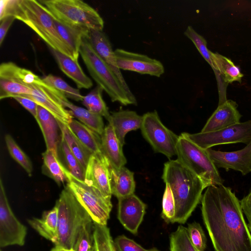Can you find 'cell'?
<instances>
[{"label":"cell","instance_id":"cell-32","mask_svg":"<svg viewBox=\"0 0 251 251\" xmlns=\"http://www.w3.org/2000/svg\"><path fill=\"white\" fill-rule=\"evenodd\" d=\"M58 155L61 163L71 175L84 181L85 170L71 151L62 135L58 146Z\"/></svg>","mask_w":251,"mask_h":251},{"label":"cell","instance_id":"cell-27","mask_svg":"<svg viewBox=\"0 0 251 251\" xmlns=\"http://www.w3.org/2000/svg\"><path fill=\"white\" fill-rule=\"evenodd\" d=\"M69 126L78 139L93 154L101 159H106L102 149L100 135L75 119L72 120Z\"/></svg>","mask_w":251,"mask_h":251},{"label":"cell","instance_id":"cell-2","mask_svg":"<svg viewBox=\"0 0 251 251\" xmlns=\"http://www.w3.org/2000/svg\"><path fill=\"white\" fill-rule=\"evenodd\" d=\"M162 178L174 195L176 214L173 223L184 224L201 201L205 189L201 179L176 160L164 164Z\"/></svg>","mask_w":251,"mask_h":251},{"label":"cell","instance_id":"cell-26","mask_svg":"<svg viewBox=\"0 0 251 251\" xmlns=\"http://www.w3.org/2000/svg\"><path fill=\"white\" fill-rule=\"evenodd\" d=\"M28 223L40 235L55 243L58 227V208L55 205L52 209L44 211L41 218L29 219Z\"/></svg>","mask_w":251,"mask_h":251},{"label":"cell","instance_id":"cell-6","mask_svg":"<svg viewBox=\"0 0 251 251\" xmlns=\"http://www.w3.org/2000/svg\"><path fill=\"white\" fill-rule=\"evenodd\" d=\"M176 156L180 163L201 179L205 188L210 186L223 184L224 180L207 150L192 141L185 132L179 135Z\"/></svg>","mask_w":251,"mask_h":251},{"label":"cell","instance_id":"cell-42","mask_svg":"<svg viewBox=\"0 0 251 251\" xmlns=\"http://www.w3.org/2000/svg\"><path fill=\"white\" fill-rule=\"evenodd\" d=\"M117 251H148L125 235L118 236L114 241Z\"/></svg>","mask_w":251,"mask_h":251},{"label":"cell","instance_id":"cell-44","mask_svg":"<svg viewBox=\"0 0 251 251\" xmlns=\"http://www.w3.org/2000/svg\"><path fill=\"white\" fill-rule=\"evenodd\" d=\"M25 109H26L32 116L35 118L37 114V107L38 104L33 100L24 96H17L13 98Z\"/></svg>","mask_w":251,"mask_h":251},{"label":"cell","instance_id":"cell-16","mask_svg":"<svg viewBox=\"0 0 251 251\" xmlns=\"http://www.w3.org/2000/svg\"><path fill=\"white\" fill-rule=\"evenodd\" d=\"M147 205L134 194L118 199V219L123 226L134 234L138 232Z\"/></svg>","mask_w":251,"mask_h":251},{"label":"cell","instance_id":"cell-15","mask_svg":"<svg viewBox=\"0 0 251 251\" xmlns=\"http://www.w3.org/2000/svg\"><path fill=\"white\" fill-rule=\"evenodd\" d=\"M207 150L216 167L241 172L246 175L251 172V142L243 149L233 151H222L211 149Z\"/></svg>","mask_w":251,"mask_h":251},{"label":"cell","instance_id":"cell-46","mask_svg":"<svg viewBox=\"0 0 251 251\" xmlns=\"http://www.w3.org/2000/svg\"><path fill=\"white\" fill-rule=\"evenodd\" d=\"M15 17L12 16L6 17L0 20V45H1L7 31L12 25Z\"/></svg>","mask_w":251,"mask_h":251},{"label":"cell","instance_id":"cell-50","mask_svg":"<svg viewBox=\"0 0 251 251\" xmlns=\"http://www.w3.org/2000/svg\"><path fill=\"white\" fill-rule=\"evenodd\" d=\"M0 251H2L1 250H0Z\"/></svg>","mask_w":251,"mask_h":251},{"label":"cell","instance_id":"cell-17","mask_svg":"<svg viewBox=\"0 0 251 251\" xmlns=\"http://www.w3.org/2000/svg\"><path fill=\"white\" fill-rule=\"evenodd\" d=\"M109 167L107 159L93 154L85 169L84 181L97 189L106 199L111 201L112 194Z\"/></svg>","mask_w":251,"mask_h":251},{"label":"cell","instance_id":"cell-33","mask_svg":"<svg viewBox=\"0 0 251 251\" xmlns=\"http://www.w3.org/2000/svg\"><path fill=\"white\" fill-rule=\"evenodd\" d=\"M103 89L97 85L87 95L83 97L82 104L90 112L104 117L109 121L111 115L102 97Z\"/></svg>","mask_w":251,"mask_h":251},{"label":"cell","instance_id":"cell-14","mask_svg":"<svg viewBox=\"0 0 251 251\" xmlns=\"http://www.w3.org/2000/svg\"><path fill=\"white\" fill-rule=\"evenodd\" d=\"M25 69L12 62L0 65V99L30 95L32 89L24 82Z\"/></svg>","mask_w":251,"mask_h":251},{"label":"cell","instance_id":"cell-38","mask_svg":"<svg viewBox=\"0 0 251 251\" xmlns=\"http://www.w3.org/2000/svg\"><path fill=\"white\" fill-rule=\"evenodd\" d=\"M93 221L84 225L80 229L73 250L75 251H93Z\"/></svg>","mask_w":251,"mask_h":251},{"label":"cell","instance_id":"cell-36","mask_svg":"<svg viewBox=\"0 0 251 251\" xmlns=\"http://www.w3.org/2000/svg\"><path fill=\"white\" fill-rule=\"evenodd\" d=\"M5 141L11 156L31 176L33 168L29 157L10 134L5 135Z\"/></svg>","mask_w":251,"mask_h":251},{"label":"cell","instance_id":"cell-43","mask_svg":"<svg viewBox=\"0 0 251 251\" xmlns=\"http://www.w3.org/2000/svg\"><path fill=\"white\" fill-rule=\"evenodd\" d=\"M18 0H1L0 1V20L12 16Z\"/></svg>","mask_w":251,"mask_h":251},{"label":"cell","instance_id":"cell-12","mask_svg":"<svg viewBox=\"0 0 251 251\" xmlns=\"http://www.w3.org/2000/svg\"><path fill=\"white\" fill-rule=\"evenodd\" d=\"M26 227L16 218L9 204L1 179L0 180V247L23 246Z\"/></svg>","mask_w":251,"mask_h":251},{"label":"cell","instance_id":"cell-47","mask_svg":"<svg viewBox=\"0 0 251 251\" xmlns=\"http://www.w3.org/2000/svg\"><path fill=\"white\" fill-rule=\"evenodd\" d=\"M50 251H75L73 249L69 250L66 249L64 248H59L57 247H54L52 248Z\"/></svg>","mask_w":251,"mask_h":251},{"label":"cell","instance_id":"cell-21","mask_svg":"<svg viewBox=\"0 0 251 251\" xmlns=\"http://www.w3.org/2000/svg\"><path fill=\"white\" fill-rule=\"evenodd\" d=\"M88 39L95 52L110 66L123 83L129 87L117 66L114 51L105 34L102 31L90 30Z\"/></svg>","mask_w":251,"mask_h":251},{"label":"cell","instance_id":"cell-39","mask_svg":"<svg viewBox=\"0 0 251 251\" xmlns=\"http://www.w3.org/2000/svg\"><path fill=\"white\" fill-rule=\"evenodd\" d=\"M184 34L193 43L201 56L210 65L214 72V66L210 53V50L207 47L206 40L201 35L197 33L191 26H187Z\"/></svg>","mask_w":251,"mask_h":251},{"label":"cell","instance_id":"cell-9","mask_svg":"<svg viewBox=\"0 0 251 251\" xmlns=\"http://www.w3.org/2000/svg\"><path fill=\"white\" fill-rule=\"evenodd\" d=\"M140 129L143 136L155 152L161 153L169 158L176 155L179 136L163 124L156 110L143 116Z\"/></svg>","mask_w":251,"mask_h":251},{"label":"cell","instance_id":"cell-25","mask_svg":"<svg viewBox=\"0 0 251 251\" xmlns=\"http://www.w3.org/2000/svg\"><path fill=\"white\" fill-rule=\"evenodd\" d=\"M112 194L118 199L134 194L135 182L134 173L125 166L119 170L109 167Z\"/></svg>","mask_w":251,"mask_h":251},{"label":"cell","instance_id":"cell-23","mask_svg":"<svg viewBox=\"0 0 251 251\" xmlns=\"http://www.w3.org/2000/svg\"><path fill=\"white\" fill-rule=\"evenodd\" d=\"M54 22L59 34L71 51L73 59L78 62L82 42L84 38L89 37L90 30L87 28L66 24L55 17Z\"/></svg>","mask_w":251,"mask_h":251},{"label":"cell","instance_id":"cell-22","mask_svg":"<svg viewBox=\"0 0 251 251\" xmlns=\"http://www.w3.org/2000/svg\"><path fill=\"white\" fill-rule=\"evenodd\" d=\"M143 116L131 110H120L113 112L108 121L113 127L114 132L122 146L127 133L140 128Z\"/></svg>","mask_w":251,"mask_h":251},{"label":"cell","instance_id":"cell-29","mask_svg":"<svg viewBox=\"0 0 251 251\" xmlns=\"http://www.w3.org/2000/svg\"><path fill=\"white\" fill-rule=\"evenodd\" d=\"M61 134L71 151L85 170L93 153L82 144L68 125L58 121Z\"/></svg>","mask_w":251,"mask_h":251},{"label":"cell","instance_id":"cell-24","mask_svg":"<svg viewBox=\"0 0 251 251\" xmlns=\"http://www.w3.org/2000/svg\"><path fill=\"white\" fill-rule=\"evenodd\" d=\"M50 50L60 70L72 79L78 88L89 89L93 86L91 79L85 75L78 62L53 49Z\"/></svg>","mask_w":251,"mask_h":251},{"label":"cell","instance_id":"cell-30","mask_svg":"<svg viewBox=\"0 0 251 251\" xmlns=\"http://www.w3.org/2000/svg\"><path fill=\"white\" fill-rule=\"evenodd\" d=\"M62 104L64 107L68 108L72 115L78 119L81 123L100 135L102 134L104 129L102 116L92 113L87 109L76 106L68 100L63 101Z\"/></svg>","mask_w":251,"mask_h":251},{"label":"cell","instance_id":"cell-34","mask_svg":"<svg viewBox=\"0 0 251 251\" xmlns=\"http://www.w3.org/2000/svg\"><path fill=\"white\" fill-rule=\"evenodd\" d=\"M42 79L45 83L60 92L67 99L82 101L84 96L80 94L79 89L71 87L61 77L49 74L43 77Z\"/></svg>","mask_w":251,"mask_h":251},{"label":"cell","instance_id":"cell-48","mask_svg":"<svg viewBox=\"0 0 251 251\" xmlns=\"http://www.w3.org/2000/svg\"><path fill=\"white\" fill-rule=\"evenodd\" d=\"M111 249L112 251H117L114 244V240H112L111 243Z\"/></svg>","mask_w":251,"mask_h":251},{"label":"cell","instance_id":"cell-19","mask_svg":"<svg viewBox=\"0 0 251 251\" xmlns=\"http://www.w3.org/2000/svg\"><path fill=\"white\" fill-rule=\"evenodd\" d=\"M43 133L47 150L51 151L58 158V150L61 135L58 121L47 110L38 105L37 114L35 118Z\"/></svg>","mask_w":251,"mask_h":251},{"label":"cell","instance_id":"cell-10","mask_svg":"<svg viewBox=\"0 0 251 251\" xmlns=\"http://www.w3.org/2000/svg\"><path fill=\"white\" fill-rule=\"evenodd\" d=\"M185 134L192 141L204 150L223 144L242 143L247 145L251 142V120L217 131Z\"/></svg>","mask_w":251,"mask_h":251},{"label":"cell","instance_id":"cell-40","mask_svg":"<svg viewBox=\"0 0 251 251\" xmlns=\"http://www.w3.org/2000/svg\"><path fill=\"white\" fill-rule=\"evenodd\" d=\"M162 204V218L167 223H173L176 214V203L173 192L168 184H166Z\"/></svg>","mask_w":251,"mask_h":251},{"label":"cell","instance_id":"cell-7","mask_svg":"<svg viewBox=\"0 0 251 251\" xmlns=\"http://www.w3.org/2000/svg\"><path fill=\"white\" fill-rule=\"evenodd\" d=\"M58 20L66 24L102 31L104 22L92 6L80 0L39 1Z\"/></svg>","mask_w":251,"mask_h":251},{"label":"cell","instance_id":"cell-3","mask_svg":"<svg viewBox=\"0 0 251 251\" xmlns=\"http://www.w3.org/2000/svg\"><path fill=\"white\" fill-rule=\"evenodd\" d=\"M13 16L33 30L50 48L73 59L71 50L56 29L54 17L39 1L18 0Z\"/></svg>","mask_w":251,"mask_h":251},{"label":"cell","instance_id":"cell-28","mask_svg":"<svg viewBox=\"0 0 251 251\" xmlns=\"http://www.w3.org/2000/svg\"><path fill=\"white\" fill-rule=\"evenodd\" d=\"M210 53L217 79L219 76L221 81L223 80L226 85L234 81L241 82L243 75L230 59L210 50Z\"/></svg>","mask_w":251,"mask_h":251},{"label":"cell","instance_id":"cell-13","mask_svg":"<svg viewBox=\"0 0 251 251\" xmlns=\"http://www.w3.org/2000/svg\"><path fill=\"white\" fill-rule=\"evenodd\" d=\"M117 66L120 70L160 77L165 71L162 63L147 55L117 49L114 50Z\"/></svg>","mask_w":251,"mask_h":251},{"label":"cell","instance_id":"cell-41","mask_svg":"<svg viewBox=\"0 0 251 251\" xmlns=\"http://www.w3.org/2000/svg\"><path fill=\"white\" fill-rule=\"evenodd\" d=\"M188 236L197 251H204L206 247V237L200 224L196 222L188 225Z\"/></svg>","mask_w":251,"mask_h":251},{"label":"cell","instance_id":"cell-31","mask_svg":"<svg viewBox=\"0 0 251 251\" xmlns=\"http://www.w3.org/2000/svg\"><path fill=\"white\" fill-rule=\"evenodd\" d=\"M42 157L43 173L53 179L58 185L65 182H67L68 171L61 163L59 158L48 150L42 153Z\"/></svg>","mask_w":251,"mask_h":251},{"label":"cell","instance_id":"cell-8","mask_svg":"<svg viewBox=\"0 0 251 251\" xmlns=\"http://www.w3.org/2000/svg\"><path fill=\"white\" fill-rule=\"evenodd\" d=\"M67 177L66 186L88 212L93 223L106 226L112 208L111 201L97 189L76 178L68 171Z\"/></svg>","mask_w":251,"mask_h":251},{"label":"cell","instance_id":"cell-45","mask_svg":"<svg viewBox=\"0 0 251 251\" xmlns=\"http://www.w3.org/2000/svg\"><path fill=\"white\" fill-rule=\"evenodd\" d=\"M240 201L243 214L247 219L248 228L251 233V190Z\"/></svg>","mask_w":251,"mask_h":251},{"label":"cell","instance_id":"cell-1","mask_svg":"<svg viewBox=\"0 0 251 251\" xmlns=\"http://www.w3.org/2000/svg\"><path fill=\"white\" fill-rule=\"evenodd\" d=\"M201 201L203 221L215 251H251V233L240 201L230 188L210 186Z\"/></svg>","mask_w":251,"mask_h":251},{"label":"cell","instance_id":"cell-49","mask_svg":"<svg viewBox=\"0 0 251 251\" xmlns=\"http://www.w3.org/2000/svg\"><path fill=\"white\" fill-rule=\"evenodd\" d=\"M148 251H159L155 249H151V250H148Z\"/></svg>","mask_w":251,"mask_h":251},{"label":"cell","instance_id":"cell-37","mask_svg":"<svg viewBox=\"0 0 251 251\" xmlns=\"http://www.w3.org/2000/svg\"><path fill=\"white\" fill-rule=\"evenodd\" d=\"M93 251H112L113 240L107 226L94 223Z\"/></svg>","mask_w":251,"mask_h":251},{"label":"cell","instance_id":"cell-5","mask_svg":"<svg viewBox=\"0 0 251 251\" xmlns=\"http://www.w3.org/2000/svg\"><path fill=\"white\" fill-rule=\"evenodd\" d=\"M58 208L57 240L55 247L73 249L81 228L92 219L83 206L66 186L55 205Z\"/></svg>","mask_w":251,"mask_h":251},{"label":"cell","instance_id":"cell-35","mask_svg":"<svg viewBox=\"0 0 251 251\" xmlns=\"http://www.w3.org/2000/svg\"><path fill=\"white\" fill-rule=\"evenodd\" d=\"M170 251H197L188 236L186 227L180 225L170 236Z\"/></svg>","mask_w":251,"mask_h":251},{"label":"cell","instance_id":"cell-11","mask_svg":"<svg viewBox=\"0 0 251 251\" xmlns=\"http://www.w3.org/2000/svg\"><path fill=\"white\" fill-rule=\"evenodd\" d=\"M29 87L32 89L30 95L21 96L27 97L50 112L58 121L69 125L73 116L67 110L62 102L68 99L60 92L45 83L41 78Z\"/></svg>","mask_w":251,"mask_h":251},{"label":"cell","instance_id":"cell-20","mask_svg":"<svg viewBox=\"0 0 251 251\" xmlns=\"http://www.w3.org/2000/svg\"><path fill=\"white\" fill-rule=\"evenodd\" d=\"M100 137L103 153L110 167L118 170L125 166L126 159L123 151V146L110 124L104 127Z\"/></svg>","mask_w":251,"mask_h":251},{"label":"cell","instance_id":"cell-18","mask_svg":"<svg viewBox=\"0 0 251 251\" xmlns=\"http://www.w3.org/2000/svg\"><path fill=\"white\" fill-rule=\"evenodd\" d=\"M237 106L235 101L230 100L219 104L201 132L217 131L240 123L242 115Z\"/></svg>","mask_w":251,"mask_h":251},{"label":"cell","instance_id":"cell-4","mask_svg":"<svg viewBox=\"0 0 251 251\" xmlns=\"http://www.w3.org/2000/svg\"><path fill=\"white\" fill-rule=\"evenodd\" d=\"M88 38L82 42L79 54L91 77L109 96L113 102L127 105H137L136 99L110 66L92 48Z\"/></svg>","mask_w":251,"mask_h":251}]
</instances>
